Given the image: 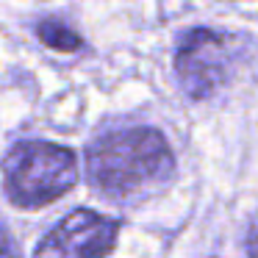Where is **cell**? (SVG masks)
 <instances>
[{"mask_svg":"<svg viewBox=\"0 0 258 258\" xmlns=\"http://www.w3.org/2000/svg\"><path fill=\"white\" fill-rule=\"evenodd\" d=\"M233 39L214 28H191L175 50V73L191 100L217 95L233 70Z\"/></svg>","mask_w":258,"mask_h":258,"instance_id":"obj_3","label":"cell"},{"mask_svg":"<svg viewBox=\"0 0 258 258\" xmlns=\"http://www.w3.org/2000/svg\"><path fill=\"white\" fill-rule=\"evenodd\" d=\"M119 222L89 208L67 214L39 241L34 258H103L114 250Z\"/></svg>","mask_w":258,"mask_h":258,"instance_id":"obj_4","label":"cell"},{"mask_svg":"<svg viewBox=\"0 0 258 258\" xmlns=\"http://www.w3.org/2000/svg\"><path fill=\"white\" fill-rule=\"evenodd\" d=\"M36 36L42 39V45H47L50 50H58V53H78L84 47V39L67 23H61L58 17L42 20L36 25Z\"/></svg>","mask_w":258,"mask_h":258,"instance_id":"obj_5","label":"cell"},{"mask_svg":"<svg viewBox=\"0 0 258 258\" xmlns=\"http://www.w3.org/2000/svg\"><path fill=\"white\" fill-rule=\"evenodd\" d=\"M244 252L247 258H258V217L250 222V230H247V239H244Z\"/></svg>","mask_w":258,"mask_h":258,"instance_id":"obj_7","label":"cell"},{"mask_svg":"<svg viewBox=\"0 0 258 258\" xmlns=\"http://www.w3.org/2000/svg\"><path fill=\"white\" fill-rule=\"evenodd\" d=\"M0 258H23L20 255V247L14 241V236L6 228H0Z\"/></svg>","mask_w":258,"mask_h":258,"instance_id":"obj_6","label":"cell"},{"mask_svg":"<svg viewBox=\"0 0 258 258\" xmlns=\"http://www.w3.org/2000/svg\"><path fill=\"white\" fill-rule=\"evenodd\" d=\"M6 197L17 208H42L64 197L78 180V158L53 142H20L3 161Z\"/></svg>","mask_w":258,"mask_h":258,"instance_id":"obj_2","label":"cell"},{"mask_svg":"<svg viewBox=\"0 0 258 258\" xmlns=\"http://www.w3.org/2000/svg\"><path fill=\"white\" fill-rule=\"evenodd\" d=\"M175 172V156L156 128H122L100 136L86 150V175L111 200H134L164 186Z\"/></svg>","mask_w":258,"mask_h":258,"instance_id":"obj_1","label":"cell"}]
</instances>
